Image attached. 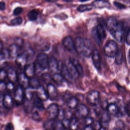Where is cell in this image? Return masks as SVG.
<instances>
[{
    "instance_id": "1",
    "label": "cell",
    "mask_w": 130,
    "mask_h": 130,
    "mask_svg": "<svg viewBox=\"0 0 130 130\" xmlns=\"http://www.w3.org/2000/svg\"><path fill=\"white\" fill-rule=\"evenodd\" d=\"M106 27L116 41L119 42L122 41L124 29L121 22L118 21L115 17H110L106 21Z\"/></svg>"
},
{
    "instance_id": "2",
    "label": "cell",
    "mask_w": 130,
    "mask_h": 130,
    "mask_svg": "<svg viewBox=\"0 0 130 130\" xmlns=\"http://www.w3.org/2000/svg\"><path fill=\"white\" fill-rule=\"evenodd\" d=\"M75 48L76 52L82 54L85 57H89L92 53L89 41L84 40L83 38L78 37L75 38Z\"/></svg>"
},
{
    "instance_id": "3",
    "label": "cell",
    "mask_w": 130,
    "mask_h": 130,
    "mask_svg": "<svg viewBox=\"0 0 130 130\" xmlns=\"http://www.w3.org/2000/svg\"><path fill=\"white\" fill-rule=\"evenodd\" d=\"M105 54L109 57H113L118 51V47L115 41H108L105 44L104 48Z\"/></svg>"
},
{
    "instance_id": "4",
    "label": "cell",
    "mask_w": 130,
    "mask_h": 130,
    "mask_svg": "<svg viewBox=\"0 0 130 130\" xmlns=\"http://www.w3.org/2000/svg\"><path fill=\"white\" fill-rule=\"evenodd\" d=\"M49 58L48 55L44 53H40L36 57L35 63L36 66L39 67L41 70H43L48 69Z\"/></svg>"
},
{
    "instance_id": "5",
    "label": "cell",
    "mask_w": 130,
    "mask_h": 130,
    "mask_svg": "<svg viewBox=\"0 0 130 130\" xmlns=\"http://www.w3.org/2000/svg\"><path fill=\"white\" fill-rule=\"evenodd\" d=\"M14 102L18 105H21L23 103L25 98V91L24 88L19 85L14 90Z\"/></svg>"
},
{
    "instance_id": "6",
    "label": "cell",
    "mask_w": 130,
    "mask_h": 130,
    "mask_svg": "<svg viewBox=\"0 0 130 130\" xmlns=\"http://www.w3.org/2000/svg\"><path fill=\"white\" fill-rule=\"evenodd\" d=\"M87 102L92 106H96L101 101L100 92L96 90L90 91L87 95Z\"/></svg>"
},
{
    "instance_id": "7",
    "label": "cell",
    "mask_w": 130,
    "mask_h": 130,
    "mask_svg": "<svg viewBox=\"0 0 130 130\" xmlns=\"http://www.w3.org/2000/svg\"><path fill=\"white\" fill-rule=\"evenodd\" d=\"M59 111L58 106L56 104L53 103L50 105L47 108L49 118L50 119L54 120L58 116Z\"/></svg>"
},
{
    "instance_id": "8",
    "label": "cell",
    "mask_w": 130,
    "mask_h": 130,
    "mask_svg": "<svg viewBox=\"0 0 130 130\" xmlns=\"http://www.w3.org/2000/svg\"><path fill=\"white\" fill-rule=\"evenodd\" d=\"M63 46L68 51H72L75 50V41L71 36L65 37L62 41Z\"/></svg>"
},
{
    "instance_id": "9",
    "label": "cell",
    "mask_w": 130,
    "mask_h": 130,
    "mask_svg": "<svg viewBox=\"0 0 130 130\" xmlns=\"http://www.w3.org/2000/svg\"><path fill=\"white\" fill-rule=\"evenodd\" d=\"M28 60L27 56L25 52L18 54L16 58V63L17 66L20 69H24V67L27 64Z\"/></svg>"
},
{
    "instance_id": "10",
    "label": "cell",
    "mask_w": 130,
    "mask_h": 130,
    "mask_svg": "<svg viewBox=\"0 0 130 130\" xmlns=\"http://www.w3.org/2000/svg\"><path fill=\"white\" fill-rule=\"evenodd\" d=\"M89 112L88 107L84 105L80 104L77 107V110L76 111V115L77 118H85L86 117Z\"/></svg>"
},
{
    "instance_id": "11",
    "label": "cell",
    "mask_w": 130,
    "mask_h": 130,
    "mask_svg": "<svg viewBox=\"0 0 130 130\" xmlns=\"http://www.w3.org/2000/svg\"><path fill=\"white\" fill-rule=\"evenodd\" d=\"M36 72V65L34 62L29 63L25 66L24 68V73L29 79L35 77Z\"/></svg>"
},
{
    "instance_id": "12",
    "label": "cell",
    "mask_w": 130,
    "mask_h": 130,
    "mask_svg": "<svg viewBox=\"0 0 130 130\" xmlns=\"http://www.w3.org/2000/svg\"><path fill=\"white\" fill-rule=\"evenodd\" d=\"M46 90L48 98L52 101L56 99L58 95V92L56 88L51 83H49L47 85Z\"/></svg>"
},
{
    "instance_id": "13",
    "label": "cell",
    "mask_w": 130,
    "mask_h": 130,
    "mask_svg": "<svg viewBox=\"0 0 130 130\" xmlns=\"http://www.w3.org/2000/svg\"><path fill=\"white\" fill-rule=\"evenodd\" d=\"M66 65L72 80L77 79L79 77V75L75 65L70 60L66 63Z\"/></svg>"
},
{
    "instance_id": "14",
    "label": "cell",
    "mask_w": 130,
    "mask_h": 130,
    "mask_svg": "<svg viewBox=\"0 0 130 130\" xmlns=\"http://www.w3.org/2000/svg\"><path fill=\"white\" fill-rule=\"evenodd\" d=\"M29 78L27 77L24 73H20L18 75L17 81L19 85L24 89H26L29 87Z\"/></svg>"
},
{
    "instance_id": "15",
    "label": "cell",
    "mask_w": 130,
    "mask_h": 130,
    "mask_svg": "<svg viewBox=\"0 0 130 130\" xmlns=\"http://www.w3.org/2000/svg\"><path fill=\"white\" fill-rule=\"evenodd\" d=\"M92 59L95 68L99 70L101 68V59L98 50L94 49L92 52Z\"/></svg>"
},
{
    "instance_id": "16",
    "label": "cell",
    "mask_w": 130,
    "mask_h": 130,
    "mask_svg": "<svg viewBox=\"0 0 130 130\" xmlns=\"http://www.w3.org/2000/svg\"><path fill=\"white\" fill-rule=\"evenodd\" d=\"M3 105L5 108L10 109L13 106V99L9 94H5L4 95L3 100Z\"/></svg>"
},
{
    "instance_id": "17",
    "label": "cell",
    "mask_w": 130,
    "mask_h": 130,
    "mask_svg": "<svg viewBox=\"0 0 130 130\" xmlns=\"http://www.w3.org/2000/svg\"><path fill=\"white\" fill-rule=\"evenodd\" d=\"M36 95L39 98L43 101H45L48 100V96L47 90L45 89L44 86L40 85L37 89H36Z\"/></svg>"
},
{
    "instance_id": "18",
    "label": "cell",
    "mask_w": 130,
    "mask_h": 130,
    "mask_svg": "<svg viewBox=\"0 0 130 130\" xmlns=\"http://www.w3.org/2000/svg\"><path fill=\"white\" fill-rule=\"evenodd\" d=\"M59 62L54 57H51L49 58L48 69L51 72H55L58 70Z\"/></svg>"
},
{
    "instance_id": "19",
    "label": "cell",
    "mask_w": 130,
    "mask_h": 130,
    "mask_svg": "<svg viewBox=\"0 0 130 130\" xmlns=\"http://www.w3.org/2000/svg\"><path fill=\"white\" fill-rule=\"evenodd\" d=\"M19 46L16 45L15 43L13 44L10 45L9 48L8 49L9 57L12 59L16 58L18 56V52H19Z\"/></svg>"
},
{
    "instance_id": "20",
    "label": "cell",
    "mask_w": 130,
    "mask_h": 130,
    "mask_svg": "<svg viewBox=\"0 0 130 130\" xmlns=\"http://www.w3.org/2000/svg\"><path fill=\"white\" fill-rule=\"evenodd\" d=\"M107 109L108 113L113 115H117L120 112L119 107L114 103H111L107 107Z\"/></svg>"
},
{
    "instance_id": "21",
    "label": "cell",
    "mask_w": 130,
    "mask_h": 130,
    "mask_svg": "<svg viewBox=\"0 0 130 130\" xmlns=\"http://www.w3.org/2000/svg\"><path fill=\"white\" fill-rule=\"evenodd\" d=\"M92 5L96 8H104L109 7L110 3L106 0H95L93 3Z\"/></svg>"
},
{
    "instance_id": "22",
    "label": "cell",
    "mask_w": 130,
    "mask_h": 130,
    "mask_svg": "<svg viewBox=\"0 0 130 130\" xmlns=\"http://www.w3.org/2000/svg\"><path fill=\"white\" fill-rule=\"evenodd\" d=\"M7 77L10 81L15 83L17 81L18 75L16 73V72L13 68H9L7 71Z\"/></svg>"
},
{
    "instance_id": "23",
    "label": "cell",
    "mask_w": 130,
    "mask_h": 130,
    "mask_svg": "<svg viewBox=\"0 0 130 130\" xmlns=\"http://www.w3.org/2000/svg\"><path fill=\"white\" fill-rule=\"evenodd\" d=\"M110 121V117L108 112L103 113L102 115L101 120L100 122L101 125V128L103 127L104 128H105L106 127H108Z\"/></svg>"
},
{
    "instance_id": "24",
    "label": "cell",
    "mask_w": 130,
    "mask_h": 130,
    "mask_svg": "<svg viewBox=\"0 0 130 130\" xmlns=\"http://www.w3.org/2000/svg\"><path fill=\"white\" fill-rule=\"evenodd\" d=\"M78 104V99L74 96H71L67 100V105L70 109H74L77 108Z\"/></svg>"
},
{
    "instance_id": "25",
    "label": "cell",
    "mask_w": 130,
    "mask_h": 130,
    "mask_svg": "<svg viewBox=\"0 0 130 130\" xmlns=\"http://www.w3.org/2000/svg\"><path fill=\"white\" fill-rule=\"evenodd\" d=\"M52 80L57 85H61L64 81V78L62 75L59 73H55L52 77Z\"/></svg>"
},
{
    "instance_id": "26",
    "label": "cell",
    "mask_w": 130,
    "mask_h": 130,
    "mask_svg": "<svg viewBox=\"0 0 130 130\" xmlns=\"http://www.w3.org/2000/svg\"><path fill=\"white\" fill-rule=\"evenodd\" d=\"M70 60L75 65L79 76H82L83 75V69L81 64L79 62V61L74 58H70Z\"/></svg>"
},
{
    "instance_id": "27",
    "label": "cell",
    "mask_w": 130,
    "mask_h": 130,
    "mask_svg": "<svg viewBox=\"0 0 130 130\" xmlns=\"http://www.w3.org/2000/svg\"><path fill=\"white\" fill-rule=\"evenodd\" d=\"M61 74L62 75V76L63 77L65 80L67 81L72 80V79L68 72V70L67 69L66 64L62 65L61 69Z\"/></svg>"
},
{
    "instance_id": "28",
    "label": "cell",
    "mask_w": 130,
    "mask_h": 130,
    "mask_svg": "<svg viewBox=\"0 0 130 130\" xmlns=\"http://www.w3.org/2000/svg\"><path fill=\"white\" fill-rule=\"evenodd\" d=\"M40 82L39 80L34 77L32 78H31L29 79V88H30L31 89H37L40 86Z\"/></svg>"
},
{
    "instance_id": "29",
    "label": "cell",
    "mask_w": 130,
    "mask_h": 130,
    "mask_svg": "<svg viewBox=\"0 0 130 130\" xmlns=\"http://www.w3.org/2000/svg\"><path fill=\"white\" fill-rule=\"evenodd\" d=\"M43 101L41 100L40 98H39L38 96L35 98L34 102H33V105L34 106L39 109H44V105L43 103Z\"/></svg>"
},
{
    "instance_id": "30",
    "label": "cell",
    "mask_w": 130,
    "mask_h": 130,
    "mask_svg": "<svg viewBox=\"0 0 130 130\" xmlns=\"http://www.w3.org/2000/svg\"><path fill=\"white\" fill-rule=\"evenodd\" d=\"M93 8V6L90 5H81L77 8V10L79 12H83L85 11H90Z\"/></svg>"
},
{
    "instance_id": "31",
    "label": "cell",
    "mask_w": 130,
    "mask_h": 130,
    "mask_svg": "<svg viewBox=\"0 0 130 130\" xmlns=\"http://www.w3.org/2000/svg\"><path fill=\"white\" fill-rule=\"evenodd\" d=\"M54 129L56 130H60V129H64L66 128L64 127L62 121L60 120H54V124H53Z\"/></svg>"
},
{
    "instance_id": "32",
    "label": "cell",
    "mask_w": 130,
    "mask_h": 130,
    "mask_svg": "<svg viewBox=\"0 0 130 130\" xmlns=\"http://www.w3.org/2000/svg\"><path fill=\"white\" fill-rule=\"evenodd\" d=\"M38 12L36 10H32L30 11L27 15L28 19L30 21H34L36 20L38 16Z\"/></svg>"
},
{
    "instance_id": "33",
    "label": "cell",
    "mask_w": 130,
    "mask_h": 130,
    "mask_svg": "<svg viewBox=\"0 0 130 130\" xmlns=\"http://www.w3.org/2000/svg\"><path fill=\"white\" fill-rule=\"evenodd\" d=\"M115 63L118 65H120L123 61V55L121 51H118L115 55Z\"/></svg>"
},
{
    "instance_id": "34",
    "label": "cell",
    "mask_w": 130,
    "mask_h": 130,
    "mask_svg": "<svg viewBox=\"0 0 130 130\" xmlns=\"http://www.w3.org/2000/svg\"><path fill=\"white\" fill-rule=\"evenodd\" d=\"M54 120L53 119H50L46 121L43 124V126L45 129H54L53 124H54Z\"/></svg>"
},
{
    "instance_id": "35",
    "label": "cell",
    "mask_w": 130,
    "mask_h": 130,
    "mask_svg": "<svg viewBox=\"0 0 130 130\" xmlns=\"http://www.w3.org/2000/svg\"><path fill=\"white\" fill-rule=\"evenodd\" d=\"M78 126V120L77 117L72 118L70 121V127L71 129H77Z\"/></svg>"
},
{
    "instance_id": "36",
    "label": "cell",
    "mask_w": 130,
    "mask_h": 130,
    "mask_svg": "<svg viewBox=\"0 0 130 130\" xmlns=\"http://www.w3.org/2000/svg\"><path fill=\"white\" fill-rule=\"evenodd\" d=\"M22 21L23 20L21 17H18L12 19L10 21V23L11 24L13 25H18L21 24L22 23Z\"/></svg>"
},
{
    "instance_id": "37",
    "label": "cell",
    "mask_w": 130,
    "mask_h": 130,
    "mask_svg": "<svg viewBox=\"0 0 130 130\" xmlns=\"http://www.w3.org/2000/svg\"><path fill=\"white\" fill-rule=\"evenodd\" d=\"M71 119L64 116L63 117V118L62 119V120H61L62 122L64 127L66 128H66H69V127H70V121H71Z\"/></svg>"
},
{
    "instance_id": "38",
    "label": "cell",
    "mask_w": 130,
    "mask_h": 130,
    "mask_svg": "<svg viewBox=\"0 0 130 130\" xmlns=\"http://www.w3.org/2000/svg\"><path fill=\"white\" fill-rule=\"evenodd\" d=\"M116 128H114V129H124L125 128V125L124 122L120 120H119L116 121L115 123Z\"/></svg>"
},
{
    "instance_id": "39",
    "label": "cell",
    "mask_w": 130,
    "mask_h": 130,
    "mask_svg": "<svg viewBox=\"0 0 130 130\" xmlns=\"http://www.w3.org/2000/svg\"><path fill=\"white\" fill-rule=\"evenodd\" d=\"M25 91V98H26L27 101H30L33 97V92L29 89H28Z\"/></svg>"
},
{
    "instance_id": "40",
    "label": "cell",
    "mask_w": 130,
    "mask_h": 130,
    "mask_svg": "<svg viewBox=\"0 0 130 130\" xmlns=\"http://www.w3.org/2000/svg\"><path fill=\"white\" fill-rule=\"evenodd\" d=\"M94 122V120L93 118L91 117H89L87 116L85 118V120H84V123L85 126H88V125H91Z\"/></svg>"
},
{
    "instance_id": "41",
    "label": "cell",
    "mask_w": 130,
    "mask_h": 130,
    "mask_svg": "<svg viewBox=\"0 0 130 130\" xmlns=\"http://www.w3.org/2000/svg\"><path fill=\"white\" fill-rule=\"evenodd\" d=\"M25 52L27 56L28 60L31 59L33 58L34 56V51L32 49H31V48H29L27 50H26Z\"/></svg>"
},
{
    "instance_id": "42",
    "label": "cell",
    "mask_w": 130,
    "mask_h": 130,
    "mask_svg": "<svg viewBox=\"0 0 130 130\" xmlns=\"http://www.w3.org/2000/svg\"><path fill=\"white\" fill-rule=\"evenodd\" d=\"M7 77V71L4 69H0V81H4Z\"/></svg>"
},
{
    "instance_id": "43",
    "label": "cell",
    "mask_w": 130,
    "mask_h": 130,
    "mask_svg": "<svg viewBox=\"0 0 130 130\" xmlns=\"http://www.w3.org/2000/svg\"><path fill=\"white\" fill-rule=\"evenodd\" d=\"M7 89V84L4 81H0V93L3 94Z\"/></svg>"
},
{
    "instance_id": "44",
    "label": "cell",
    "mask_w": 130,
    "mask_h": 130,
    "mask_svg": "<svg viewBox=\"0 0 130 130\" xmlns=\"http://www.w3.org/2000/svg\"><path fill=\"white\" fill-rule=\"evenodd\" d=\"M6 84H7V89L9 91L12 92L14 91V85L13 82L10 81Z\"/></svg>"
},
{
    "instance_id": "45",
    "label": "cell",
    "mask_w": 130,
    "mask_h": 130,
    "mask_svg": "<svg viewBox=\"0 0 130 130\" xmlns=\"http://www.w3.org/2000/svg\"><path fill=\"white\" fill-rule=\"evenodd\" d=\"M32 118L37 121H40L41 120V117L39 114L37 112L35 111L32 114Z\"/></svg>"
},
{
    "instance_id": "46",
    "label": "cell",
    "mask_w": 130,
    "mask_h": 130,
    "mask_svg": "<svg viewBox=\"0 0 130 130\" xmlns=\"http://www.w3.org/2000/svg\"><path fill=\"white\" fill-rule=\"evenodd\" d=\"M23 11V9L21 7H17L15 8L13 11V14L14 15H18L20 14Z\"/></svg>"
},
{
    "instance_id": "47",
    "label": "cell",
    "mask_w": 130,
    "mask_h": 130,
    "mask_svg": "<svg viewBox=\"0 0 130 130\" xmlns=\"http://www.w3.org/2000/svg\"><path fill=\"white\" fill-rule=\"evenodd\" d=\"M113 4L115 5V6H116L117 8H118L119 9H123L125 8V6L120 3H119L117 2H114Z\"/></svg>"
},
{
    "instance_id": "48",
    "label": "cell",
    "mask_w": 130,
    "mask_h": 130,
    "mask_svg": "<svg viewBox=\"0 0 130 130\" xmlns=\"http://www.w3.org/2000/svg\"><path fill=\"white\" fill-rule=\"evenodd\" d=\"M15 41H16L15 44L16 45H17L19 47H21L23 45V40L21 38H18L16 39Z\"/></svg>"
},
{
    "instance_id": "49",
    "label": "cell",
    "mask_w": 130,
    "mask_h": 130,
    "mask_svg": "<svg viewBox=\"0 0 130 130\" xmlns=\"http://www.w3.org/2000/svg\"><path fill=\"white\" fill-rule=\"evenodd\" d=\"M42 79H43L44 81L45 82H47L48 81H49L50 79H51V77L50 76L49 74H44L42 75Z\"/></svg>"
},
{
    "instance_id": "50",
    "label": "cell",
    "mask_w": 130,
    "mask_h": 130,
    "mask_svg": "<svg viewBox=\"0 0 130 130\" xmlns=\"http://www.w3.org/2000/svg\"><path fill=\"white\" fill-rule=\"evenodd\" d=\"M125 112L129 117H130V101L128 102L125 106Z\"/></svg>"
},
{
    "instance_id": "51",
    "label": "cell",
    "mask_w": 130,
    "mask_h": 130,
    "mask_svg": "<svg viewBox=\"0 0 130 130\" xmlns=\"http://www.w3.org/2000/svg\"><path fill=\"white\" fill-rule=\"evenodd\" d=\"M125 42L127 44L130 45V29L128 30V31L127 32V34L126 35Z\"/></svg>"
},
{
    "instance_id": "52",
    "label": "cell",
    "mask_w": 130,
    "mask_h": 130,
    "mask_svg": "<svg viewBox=\"0 0 130 130\" xmlns=\"http://www.w3.org/2000/svg\"><path fill=\"white\" fill-rule=\"evenodd\" d=\"M14 129L13 124L11 123H8L6 126V129L7 130H12Z\"/></svg>"
},
{
    "instance_id": "53",
    "label": "cell",
    "mask_w": 130,
    "mask_h": 130,
    "mask_svg": "<svg viewBox=\"0 0 130 130\" xmlns=\"http://www.w3.org/2000/svg\"><path fill=\"white\" fill-rule=\"evenodd\" d=\"M5 8V3L4 2H0V10H3Z\"/></svg>"
},
{
    "instance_id": "54",
    "label": "cell",
    "mask_w": 130,
    "mask_h": 130,
    "mask_svg": "<svg viewBox=\"0 0 130 130\" xmlns=\"http://www.w3.org/2000/svg\"><path fill=\"white\" fill-rule=\"evenodd\" d=\"M84 128L85 129H94V127H93L91 125H88V126H85Z\"/></svg>"
},
{
    "instance_id": "55",
    "label": "cell",
    "mask_w": 130,
    "mask_h": 130,
    "mask_svg": "<svg viewBox=\"0 0 130 130\" xmlns=\"http://www.w3.org/2000/svg\"><path fill=\"white\" fill-rule=\"evenodd\" d=\"M3 94L0 93V103H1L2 102H3V97H4V95H3Z\"/></svg>"
},
{
    "instance_id": "56",
    "label": "cell",
    "mask_w": 130,
    "mask_h": 130,
    "mask_svg": "<svg viewBox=\"0 0 130 130\" xmlns=\"http://www.w3.org/2000/svg\"><path fill=\"white\" fill-rule=\"evenodd\" d=\"M127 57H128V61L130 62V49L128 51V55H127Z\"/></svg>"
},
{
    "instance_id": "57",
    "label": "cell",
    "mask_w": 130,
    "mask_h": 130,
    "mask_svg": "<svg viewBox=\"0 0 130 130\" xmlns=\"http://www.w3.org/2000/svg\"><path fill=\"white\" fill-rule=\"evenodd\" d=\"M46 1H47L48 2H55L56 1H57L58 0H45Z\"/></svg>"
},
{
    "instance_id": "58",
    "label": "cell",
    "mask_w": 130,
    "mask_h": 130,
    "mask_svg": "<svg viewBox=\"0 0 130 130\" xmlns=\"http://www.w3.org/2000/svg\"><path fill=\"white\" fill-rule=\"evenodd\" d=\"M3 49V44L1 42H0V52L2 51Z\"/></svg>"
},
{
    "instance_id": "59",
    "label": "cell",
    "mask_w": 130,
    "mask_h": 130,
    "mask_svg": "<svg viewBox=\"0 0 130 130\" xmlns=\"http://www.w3.org/2000/svg\"><path fill=\"white\" fill-rule=\"evenodd\" d=\"M65 2H68V3H69V2H72L73 0H64Z\"/></svg>"
},
{
    "instance_id": "60",
    "label": "cell",
    "mask_w": 130,
    "mask_h": 130,
    "mask_svg": "<svg viewBox=\"0 0 130 130\" xmlns=\"http://www.w3.org/2000/svg\"><path fill=\"white\" fill-rule=\"evenodd\" d=\"M89 0H80V1L81 2H86V1H88Z\"/></svg>"
}]
</instances>
